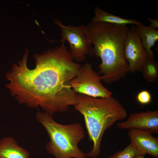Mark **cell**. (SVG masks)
<instances>
[{
	"label": "cell",
	"instance_id": "5",
	"mask_svg": "<svg viewBox=\"0 0 158 158\" xmlns=\"http://www.w3.org/2000/svg\"><path fill=\"white\" fill-rule=\"evenodd\" d=\"M54 22L60 28L61 31L62 38L58 42H68L70 44L68 51L73 60L77 62H83L86 59L87 55L93 54L92 47L86 26L64 25L57 19H55Z\"/></svg>",
	"mask_w": 158,
	"mask_h": 158
},
{
	"label": "cell",
	"instance_id": "14",
	"mask_svg": "<svg viewBox=\"0 0 158 158\" xmlns=\"http://www.w3.org/2000/svg\"><path fill=\"white\" fill-rule=\"evenodd\" d=\"M138 155H142L130 142L124 149L116 152L108 158H134Z\"/></svg>",
	"mask_w": 158,
	"mask_h": 158
},
{
	"label": "cell",
	"instance_id": "15",
	"mask_svg": "<svg viewBox=\"0 0 158 158\" xmlns=\"http://www.w3.org/2000/svg\"><path fill=\"white\" fill-rule=\"evenodd\" d=\"M136 99L142 105L148 104L152 101L151 95L146 90H143L139 92L136 96Z\"/></svg>",
	"mask_w": 158,
	"mask_h": 158
},
{
	"label": "cell",
	"instance_id": "10",
	"mask_svg": "<svg viewBox=\"0 0 158 158\" xmlns=\"http://www.w3.org/2000/svg\"><path fill=\"white\" fill-rule=\"evenodd\" d=\"M0 158H30L26 149L19 146L16 140L6 137L0 140Z\"/></svg>",
	"mask_w": 158,
	"mask_h": 158
},
{
	"label": "cell",
	"instance_id": "2",
	"mask_svg": "<svg viewBox=\"0 0 158 158\" xmlns=\"http://www.w3.org/2000/svg\"><path fill=\"white\" fill-rule=\"evenodd\" d=\"M92 52L99 57L98 66L101 80L111 83L119 80L129 72L125 55L126 38L129 30L126 26L91 21L86 26Z\"/></svg>",
	"mask_w": 158,
	"mask_h": 158
},
{
	"label": "cell",
	"instance_id": "7",
	"mask_svg": "<svg viewBox=\"0 0 158 158\" xmlns=\"http://www.w3.org/2000/svg\"><path fill=\"white\" fill-rule=\"evenodd\" d=\"M124 53L129 65V72H141L149 57L134 25L128 31L125 41Z\"/></svg>",
	"mask_w": 158,
	"mask_h": 158
},
{
	"label": "cell",
	"instance_id": "1",
	"mask_svg": "<svg viewBox=\"0 0 158 158\" xmlns=\"http://www.w3.org/2000/svg\"><path fill=\"white\" fill-rule=\"evenodd\" d=\"M64 42L35 55L36 66L32 69L27 66L26 51L21 60L6 73L9 81L6 87L19 104L30 107H40L51 116L75 105L77 93L70 82L81 65L73 61Z\"/></svg>",
	"mask_w": 158,
	"mask_h": 158
},
{
	"label": "cell",
	"instance_id": "16",
	"mask_svg": "<svg viewBox=\"0 0 158 158\" xmlns=\"http://www.w3.org/2000/svg\"><path fill=\"white\" fill-rule=\"evenodd\" d=\"M148 20L150 22L149 27L154 29L158 28V20L157 19H152L148 18Z\"/></svg>",
	"mask_w": 158,
	"mask_h": 158
},
{
	"label": "cell",
	"instance_id": "17",
	"mask_svg": "<svg viewBox=\"0 0 158 158\" xmlns=\"http://www.w3.org/2000/svg\"><path fill=\"white\" fill-rule=\"evenodd\" d=\"M144 156L142 155H138L135 156L134 158H145Z\"/></svg>",
	"mask_w": 158,
	"mask_h": 158
},
{
	"label": "cell",
	"instance_id": "8",
	"mask_svg": "<svg viewBox=\"0 0 158 158\" xmlns=\"http://www.w3.org/2000/svg\"><path fill=\"white\" fill-rule=\"evenodd\" d=\"M117 126L124 129L135 128L158 133V111L148 110L130 114L125 121L118 123Z\"/></svg>",
	"mask_w": 158,
	"mask_h": 158
},
{
	"label": "cell",
	"instance_id": "6",
	"mask_svg": "<svg viewBox=\"0 0 158 158\" xmlns=\"http://www.w3.org/2000/svg\"><path fill=\"white\" fill-rule=\"evenodd\" d=\"M101 80V76L93 69L92 65L85 63L80 66L76 76L70 84L76 93L95 98L111 96L112 92L103 86Z\"/></svg>",
	"mask_w": 158,
	"mask_h": 158
},
{
	"label": "cell",
	"instance_id": "12",
	"mask_svg": "<svg viewBox=\"0 0 158 158\" xmlns=\"http://www.w3.org/2000/svg\"><path fill=\"white\" fill-rule=\"evenodd\" d=\"M94 13L95 16L92 20L93 22H104L126 26L129 24L136 25L140 23L136 20L123 18L111 14L97 6L95 9Z\"/></svg>",
	"mask_w": 158,
	"mask_h": 158
},
{
	"label": "cell",
	"instance_id": "11",
	"mask_svg": "<svg viewBox=\"0 0 158 158\" xmlns=\"http://www.w3.org/2000/svg\"><path fill=\"white\" fill-rule=\"evenodd\" d=\"M137 32L142 44L146 51L149 59H154L153 52L151 49L158 40V31L145 25L142 23L136 25Z\"/></svg>",
	"mask_w": 158,
	"mask_h": 158
},
{
	"label": "cell",
	"instance_id": "3",
	"mask_svg": "<svg viewBox=\"0 0 158 158\" xmlns=\"http://www.w3.org/2000/svg\"><path fill=\"white\" fill-rule=\"evenodd\" d=\"M75 109L83 115L89 140L93 147L86 157L95 158L101 152V145L105 131L117 121L127 116V112L121 103L111 96L95 98L77 94Z\"/></svg>",
	"mask_w": 158,
	"mask_h": 158
},
{
	"label": "cell",
	"instance_id": "13",
	"mask_svg": "<svg viewBox=\"0 0 158 158\" xmlns=\"http://www.w3.org/2000/svg\"><path fill=\"white\" fill-rule=\"evenodd\" d=\"M141 72L147 82L155 81L158 77V63L154 59H149L144 65Z\"/></svg>",
	"mask_w": 158,
	"mask_h": 158
},
{
	"label": "cell",
	"instance_id": "9",
	"mask_svg": "<svg viewBox=\"0 0 158 158\" xmlns=\"http://www.w3.org/2000/svg\"><path fill=\"white\" fill-rule=\"evenodd\" d=\"M128 134L131 142L142 155L148 154L158 157V138L153 136L151 131L131 128Z\"/></svg>",
	"mask_w": 158,
	"mask_h": 158
},
{
	"label": "cell",
	"instance_id": "4",
	"mask_svg": "<svg viewBox=\"0 0 158 158\" xmlns=\"http://www.w3.org/2000/svg\"><path fill=\"white\" fill-rule=\"evenodd\" d=\"M36 118L50 137V140L45 146L48 152L55 158H86L85 154L78 146L85 135L80 123L60 124L48 114L40 111L37 113Z\"/></svg>",
	"mask_w": 158,
	"mask_h": 158
}]
</instances>
